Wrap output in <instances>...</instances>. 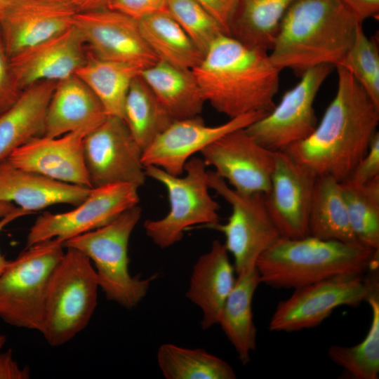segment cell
<instances>
[{
	"label": "cell",
	"mask_w": 379,
	"mask_h": 379,
	"mask_svg": "<svg viewBox=\"0 0 379 379\" xmlns=\"http://www.w3.org/2000/svg\"><path fill=\"white\" fill-rule=\"evenodd\" d=\"M337 90L312 133L284 150L317 175L347 180L366 154L379 123V107L340 66Z\"/></svg>",
	"instance_id": "cell-1"
},
{
	"label": "cell",
	"mask_w": 379,
	"mask_h": 379,
	"mask_svg": "<svg viewBox=\"0 0 379 379\" xmlns=\"http://www.w3.org/2000/svg\"><path fill=\"white\" fill-rule=\"evenodd\" d=\"M205 102L230 119L270 112L281 72L269 51L248 46L223 33L192 70Z\"/></svg>",
	"instance_id": "cell-2"
},
{
	"label": "cell",
	"mask_w": 379,
	"mask_h": 379,
	"mask_svg": "<svg viewBox=\"0 0 379 379\" xmlns=\"http://www.w3.org/2000/svg\"><path fill=\"white\" fill-rule=\"evenodd\" d=\"M360 25L340 0H296L280 22L270 58L281 71L300 75L321 65L336 67Z\"/></svg>",
	"instance_id": "cell-3"
},
{
	"label": "cell",
	"mask_w": 379,
	"mask_h": 379,
	"mask_svg": "<svg viewBox=\"0 0 379 379\" xmlns=\"http://www.w3.org/2000/svg\"><path fill=\"white\" fill-rule=\"evenodd\" d=\"M378 251L307 235L279 237L258 259L261 283L296 288L320 281L377 270Z\"/></svg>",
	"instance_id": "cell-4"
},
{
	"label": "cell",
	"mask_w": 379,
	"mask_h": 379,
	"mask_svg": "<svg viewBox=\"0 0 379 379\" xmlns=\"http://www.w3.org/2000/svg\"><path fill=\"white\" fill-rule=\"evenodd\" d=\"M141 214L136 205L109 223L63 242L65 248H76L90 259L107 299L126 309L141 302L156 279L155 275L141 279L129 272V239Z\"/></svg>",
	"instance_id": "cell-5"
},
{
	"label": "cell",
	"mask_w": 379,
	"mask_h": 379,
	"mask_svg": "<svg viewBox=\"0 0 379 379\" xmlns=\"http://www.w3.org/2000/svg\"><path fill=\"white\" fill-rule=\"evenodd\" d=\"M65 249L48 281L40 332L53 347L67 343L87 326L100 288L90 259L76 248Z\"/></svg>",
	"instance_id": "cell-6"
},
{
	"label": "cell",
	"mask_w": 379,
	"mask_h": 379,
	"mask_svg": "<svg viewBox=\"0 0 379 379\" xmlns=\"http://www.w3.org/2000/svg\"><path fill=\"white\" fill-rule=\"evenodd\" d=\"M65 253L51 239L25 248L0 275V318L18 328L41 332L48 281Z\"/></svg>",
	"instance_id": "cell-7"
},
{
	"label": "cell",
	"mask_w": 379,
	"mask_h": 379,
	"mask_svg": "<svg viewBox=\"0 0 379 379\" xmlns=\"http://www.w3.org/2000/svg\"><path fill=\"white\" fill-rule=\"evenodd\" d=\"M149 177L166 189L170 210L164 218L147 220L144 228L147 235L159 248H166L183 237L192 226L204 227L220 222L219 204L209 193L208 171L203 159L192 157L185 164L183 177L173 175L161 168L145 166Z\"/></svg>",
	"instance_id": "cell-8"
},
{
	"label": "cell",
	"mask_w": 379,
	"mask_h": 379,
	"mask_svg": "<svg viewBox=\"0 0 379 379\" xmlns=\"http://www.w3.org/2000/svg\"><path fill=\"white\" fill-rule=\"evenodd\" d=\"M209 187L232 207L225 224L220 222L207 228L222 232L225 246L234 258L237 274L255 268L259 257L280 234L272 221L262 194H242L232 188L214 171H208Z\"/></svg>",
	"instance_id": "cell-9"
},
{
	"label": "cell",
	"mask_w": 379,
	"mask_h": 379,
	"mask_svg": "<svg viewBox=\"0 0 379 379\" xmlns=\"http://www.w3.org/2000/svg\"><path fill=\"white\" fill-rule=\"evenodd\" d=\"M379 292L378 275L340 277L294 288L271 317V331L293 332L320 324L340 306H357Z\"/></svg>",
	"instance_id": "cell-10"
},
{
	"label": "cell",
	"mask_w": 379,
	"mask_h": 379,
	"mask_svg": "<svg viewBox=\"0 0 379 379\" xmlns=\"http://www.w3.org/2000/svg\"><path fill=\"white\" fill-rule=\"evenodd\" d=\"M333 67L321 65L304 72L278 105L245 128L248 134L274 152L284 150L309 136L317 124L314 108L316 97Z\"/></svg>",
	"instance_id": "cell-11"
},
{
	"label": "cell",
	"mask_w": 379,
	"mask_h": 379,
	"mask_svg": "<svg viewBox=\"0 0 379 379\" xmlns=\"http://www.w3.org/2000/svg\"><path fill=\"white\" fill-rule=\"evenodd\" d=\"M138 188L131 183L93 187L74 209L61 213H44L30 227L25 248L54 238L64 242L109 223L126 210L138 205Z\"/></svg>",
	"instance_id": "cell-12"
},
{
	"label": "cell",
	"mask_w": 379,
	"mask_h": 379,
	"mask_svg": "<svg viewBox=\"0 0 379 379\" xmlns=\"http://www.w3.org/2000/svg\"><path fill=\"white\" fill-rule=\"evenodd\" d=\"M83 147L92 188L114 183L140 187L145 184L142 150L123 119L107 116L85 136Z\"/></svg>",
	"instance_id": "cell-13"
},
{
	"label": "cell",
	"mask_w": 379,
	"mask_h": 379,
	"mask_svg": "<svg viewBox=\"0 0 379 379\" xmlns=\"http://www.w3.org/2000/svg\"><path fill=\"white\" fill-rule=\"evenodd\" d=\"M275 152L256 142L245 128L220 137L201 152L206 166L238 192L267 193L274 168Z\"/></svg>",
	"instance_id": "cell-14"
},
{
	"label": "cell",
	"mask_w": 379,
	"mask_h": 379,
	"mask_svg": "<svg viewBox=\"0 0 379 379\" xmlns=\"http://www.w3.org/2000/svg\"><path fill=\"white\" fill-rule=\"evenodd\" d=\"M73 25L98 58L143 69L159 60L144 39L138 20L125 14L108 8L77 11Z\"/></svg>",
	"instance_id": "cell-15"
},
{
	"label": "cell",
	"mask_w": 379,
	"mask_h": 379,
	"mask_svg": "<svg viewBox=\"0 0 379 379\" xmlns=\"http://www.w3.org/2000/svg\"><path fill=\"white\" fill-rule=\"evenodd\" d=\"M267 113L241 115L218 126L206 125L199 117L174 120L142 152L144 166H154L179 176L186 162L197 152L233 131L245 128Z\"/></svg>",
	"instance_id": "cell-16"
},
{
	"label": "cell",
	"mask_w": 379,
	"mask_h": 379,
	"mask_svg": "<svg viewBox=\"0 0 379 379\" xmlns=\"http://www.w3.org/2000/svg\"><path fill=\"white\" fill-rule=\"evenodd\" d=\"M317 175L286 152H275L270 188L264 195L268 214L281 237L308 235V216Z\"/></svg>",
	"instance_id": "cell-17"
},
{
	"label": "cell",
	"mask_w": 379,
	"mask_h": 379,
	"mask_svg": "<svg viewBox=\"0 0 379 379\" xmlns=\"http://www.w3.org/2000/svg\"><path fill=\"white\" fill-rule=\"evenodd\" d=\"M77 12L69 2L14 0L0 17V31L10 58L69 29Z\"/></svg>",
	"instance_id": "cell-18"
},
{
	"label": "cell",
	"mask_w": 379,
	"mask_h": 379,
	"mask_svg": "<svg viewBox=\"0 0 379 379\" xmlns=\"http://www.w3.org/2000/svg\"><path fill=\"white\" fill-rule=\"evenodd\" d=\"M82 129L59 137L37 136L14 150L7 159L20 168L59 181L92 188L84 156Z\"/></svg>",
	"instance_id": "cell-19"
},
{
	"label": "cell",
	"mask_w": 379,
	"mask_h": 379,
	"mask_svg": "<svg viewBox=\"0 0 379 379\" xmlns=\"http://www.w3.org/2000/svg\"><path fill=\"white\" fill-rule=\"evenodd\" d=\"M84 41L73 25L64 32L11 58L18 88L40 81H60L75 75L86 62Z\"/></svg>",
	"instance_id": "cell-20"
},
{
	"label": "cell",
	"mask_w": 379,
	"mask_h": 379,
	"mask_svg": "<svg viewBox=\"0 0 379 379\" xmlns=\"http://www.w3.org/2000/svg\"><path fill=\"white\" fill-rule=\"evenodd\" d=\"M91 189L20 168L7 159L0 162V200L14 202L32 213L59 204L76 206Z\"/></svg>",
	"instance_id": "cell-21"
},
{
	"label": "cell",
	"mask_w": 379,
	"mask_h": 379,
	"mask_svg": "<svg viewBox=\"0 0 379 379\" xmlns=\"http://www.w3.org/2000/svg\"><path fill=\"white\" fill-rule=\"evenodd\" d=\"M234 267L224 244L213 241L194 265L186 297L202 311L201 327L218 324L224 304L236 281Z\"/></svg>",
	"instance_id": "cell-22"
},
{
	"label": "cell",
	"mask_w": 379,
	"mask_h": 379,
	"mask_svg": "<svg viewBox=\"0 0 379 379\" xmlns=\"http://www.w3.org/2000/svg\"><path fill=\"white\" fill-rule=\"evenodd\" d=\"M107 117L96 95L73 75L57 82L47 108L43 135L55 138L82 129L92 131Z\"/></svg>",
	"instance_id": "cell-23"
},
{
	"label": "cell",
	"mask_w": 379,
	"mask_h": 379,
	"mask_svg": "<svg viewBox=\"0 0 379 379\" xmlns=\"http://www.w3.org/2000/svg\"><path fill=\"white\" fill-rule=\"evenodd\" d=\"M57 81L36 83L0 115V162L33 138L44 135L47 108Z\"/></svg>",
	"instance_id": "cell-24"
},
{
	"label": "cell",
	"mask_w": 379,
	"mask_h": 379,
	"mask_svg": "<svg viewBox=\"0 0 379 379\" xmlns=\"http://www.w3.org/2000/svg\"><path fill=\"white\" fill-rule=\"evenodd\" d=\"M140 77L174 120L201 113L206 102L192 70L159 60L143 69Z\"/></svg>",
	"instance_id": "cell-25"
},
{
	"label": "cell",
	"mask_w": 379,
	"mask_h": 379,
	"mask_svg": "<svg viewBox=\"0 0 379 379\" xmlns=\"http://www.w3.org/2000/svg\"><path fill=\"white\" fill-rule=\"evenodd\" d=\"M261 283L256 267L237 274L234 286L222 309L218 324L243 364L256 347V328L252 312L253 295Z\"/></svg>",
	"instance_id": "cell-26"
},
{
	"label": "cell",
	"mask_w": 379,
	"mask_h": 379,
	"mask_svg": "<svg viewBox=\"0 0 379 379\" xmlns=\"http://www.w3.org/2000/svg\"><path fill=\"white\" fill-rule=\"evenodd\" d=\"M308 235L361 246L352 229L340 182L331 176L316 178L308 216Z\"/></svg>",
	"instance_id": "cell-27"
},
{
	"label": "cell",
	"mask_w": 379,
	"mask_h": 379,
	"mask_svg": "<svg viewBox=\"0 0 379 379\" xmlns=\"http://www.w3.org/2000/svg\"><path fill=\"white\" fill-rule=\"evenodd\" d=\"M142 67L88 56L75 75L96 95L107 116L123 119L126 98L133 79Z\"/></svg>",
	"instance_id": "cell-28"
},
{
	"label": "cell",
	"mask_w": 379,
	"mask_h": 379,
	"mask_svg": "<svg viewBox=\"0 0 379 379\" xmlns=\"http://www.w3.org/2000/svg\"><path fill=\"white\" fill-rule=\"evenodd\" d=\"M140 32L159 60L177 67L192 70L203 53L168 13L159 12L138 20Z\"/></svg>",
	"instance_id": "cell-29"
},
{
	"label": "cell",
	"mask_w": 379,
	"mask_h": 379,
	"mask_svg": "<svg viewBox=\"0 0 379 379\" xmlns=\"http://www.w3.org/2000/svg\"><path fill=\"white\" fill-rule=\"evenodd\" d=\"M295 1L237 0L229 34L269 51L284 15Z\"/></svg>",
	"instance_id": "cell-30"
},
{
	"label": "cell",
	"mask_w": 379,
	"mask_h": 379,
	"mask_svg": "<svg viewBox=\"0 0 379 379\" xmlns=\"http://www.w3.org/2000/svg\"><path fill=\"white\" fill-rule=\"evenodd\" d=\"M123 119L142 152L174 121L140 74L129 88Z\"/></svg>",
	"instance_id": "cell-31"
},
{
	"label": "cell",
	"mask_w": 379,
	"mask_h": 379,
	"mask_svg": "<svg viewBox=\"0 0 379 379\" xmlns=\"http://www.w3.org/2000/svg\"><path fill=\"white\" fill-rule=\"evenodd\" d=\"M157 363L166 379H234L232 367L225 360L200 348L162 344Z\"/></svg>",
	"instance_id": "cell-32"
},
{
	"label": "cell",
	"mask_w": 379,
	"mask_h": 379,
	"mask_svg": "<svg viewBox=\"0 0 379 379\" xmlns=\"http://www.w3.org/2000/svg\"><path fill=\"white\" fill-rule=\"evenodd\" d=\"M349 219L359 244L379 250V176L363 183L340 182Z\"/></svg>",
	"instance_id": "cell-33"
},
{
	"label": "cell",
	"mask_w": 379,
	"mask_h": 379,
	"mask_svg": "<svg viewBox=\"0 0 379 379\" xmlns=\"http://www.w3.org/2000/svg\"><path fill=\"white\" fill-rule=\"evenodd\" d=\"M367 302L371 310V322L366 337L352 347L332 345L328 350L331 360L357 379H378L379 375V295Z\"/></svg>",
	"instance_id": "cell-34"
},
{
	"label": "cell",
	"mask_w": 379,
	"mask_h": 379,
	"mask_svg": "<svg viewBox=\"0 0 379 379\" xmlns=\"http://www.w3.org/2000/svg\"><path fill=\"white\" fill-rule=\"evenodd\" d=\"M347 69L379 107V51L376 42L364 32L361 25L340 65ZM338 67V66H337Z\"/></svg>",
	"instance_id": "cell-35"
},
{
	"label": "cell",
	"mask_w": 379,
	"mask_h": 379,
	"mask_svg": "<svg viewBox=\"0 0 379 379\" xmlns=\"http://www.w3.org/2000/svg\"><path fill=\"white\" fill-rule=\"evenodd\" d=\"M168 13L204 55L225 29L197 0H168Z\"/></svg>",
	"instance_id": "cell-36"
},
{
	"label": "cell",
	"mask_w": 379,
	"mask_h": 379,
	"mask_svg": "<svg viewBox=\"0 0 379 379\" xmlns=\"http://www.w3.org/2000/svg\"><path fill=\"white\" fill-rule=\"evenodd\" d=\"M21 92L17 86L11 58L0 31V115L16 101Z\"/></svg>",
	"instance_id": "cell-37"
},
{
	"label": "cell",
	"mask_w": 379,
	"mask_h": 379,
	"mask_svg": "<svg viewBox=\"0 0 379 379\" xmlns=\"http://www.w3.org/2000/svg\"><path fill=\"white\" fill-rule=\"evenodd\" d=\"M168 1L110 0L107 8L139 20L159 12H167Z\"/></svg>",
	"instance_id": "cell-38"
},
{
	"label": "cell",
	"mask_w": 379,
	"mask_h": 379,
	"mask_svg": "<svg viewBox=\"0 0 379 379\" xmlns=\"http://www.w3.org/2000/svg\"><path fill=\"white\" fill-rule=\"evenodd\" d=\"M379 176V133L372 138L369 148L356 166L350 178L345 180L363 184Z\"/></svg>",
	"instance_id": "cell-39"
},
{
	"label": "cell",
	"mask_w": 379,
	"mask_h": 379,
	"mask_svg": "<svg viewBox=\"0 0 379 379\" xmlns=\"http://www.w3.org/2000/svg\"><path fill=\"white\" fill-rule=\"evenodd\" d=\"M219 22L229 34L237 0H197Z\"/></svg>",
	"instance_id": "cell-40"
},
{
	"label": "cell",
	"mask_w": 379,
	"mask_h": 379,
	"mask_svg": "<svg viewBox=\"0 0 379 379\" xmlns=\"http://www.w3.org/2000/svg\"><path fill=\"white\" fill-rule=\"evenodd\" d=\"M30 371L27 366L20 367L13 359L11 350L0 352V379H28Z\"/></svg>",
	"instance_id": "cell-41"
},
{
	"label": "cell",
	"mask_w": 379,
	"mask_h": 379,
	"mask_svg": "<svg viewBox=\"0 0 379 379\" xmlns=\"http://www.w3.org/2000/svg\"><path fill=\"white\" fill-rule=\"evenodd\" d=\"M351 11L357 21L362 22L368 18H375L379 13V0H340Z\"/></svg>",
	"instance_id": "cell-42"
},
{
	"label": "cell",
	"mask_w": 379,
	"mask_h": 379,
	"mask_svg": "<svg viewBox=\"0 0 379 379\" xmlns=\"http://www.w3.org/2000/svg\"><path fill=\"white\" fill-rule=\"evenodd\" d=\"M32 214L31 212L26 211L20 207H17L14 211L11 212L7 215L0 218V232L3 229L15 220ZM11 260L6 259V258L0 253V275L5 271L8 266Z\"/></svg>",
	"instance_id": "cell-43"
},
{
	"label": "cell",
	"mask_w": 379,
	"mask_h": 379,
	"mask_svg": "<svg viewBox=\"0 0 379 379\" xmlns=\"http://www.w3.org/2000/svg\"><path fill=\"white\" fill-rule=\"evenodd\" d=\"M110 0H71L77 11H86L107 8Z\"/></svg>",
	"instance_id": "cell-44"
},
{
	"label": "cell",
	"mask_w": 379,
	"mask_h": 379,
	"mask_svg": "<svg viewBox=\"0 0 379 379\" xmlns=\"http://www.w3.org/2000/svg\"><path fill=\"white\" fill-rule=\"evenodd\" d=\"M17 207L11 202L0 200V218L7 215L14 211Z\"/></svg>",
	"instance_id": "cell-45"
},
{
	"label": "cell",
	"mask_w": 379,
	"mask_h": 379,
	"mask_svg": "<svg viewBox=\"0 0 379 379\" xmlns=\"http://www.w3.org/2000/svg\"><path fill=\"white\" fill-rule=\"evenodd\" d=\"M14 0H0V17L12 4Z\"/></svg>",
	"instance_id": "cell-46"
},
{
	"label": "cell",
	"mask_w": 379,
	"mask_h": 379,
	"mask_svg": "<svg viewBox=\"0 0 379 379\" xmlns=\"http://www.w3.org/2000/svg\"><path fill=\"white\" fill-rule=\"evenodd\" d=\"M6 342V336L0 333V352Z\"/></svg>",
	"instance_id": "cell-47"
},
{
	"label": "cell",
	"mask_w": 379,
	"mask_h": 379,
	"mask_svg": "<svg viewBox=\"0 0 379 379\" xmlns=\"http://www.w3.org/2000/svg\"><path fill=\"white\" fill-rule=\"evenodd\" d=\"M50 1H61V2H69L71 0H50Z\"/></svg>",
	"instance_id": "cell-48"
}]
</instances>
